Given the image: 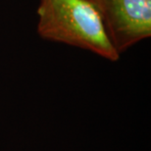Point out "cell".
<instances>
[{
  "instance_id": "obj_1",
  "label": "cell",
  "mask_w": 151,
  "mask_h": 151,
  "mask_svg": "<svg viewBox=\"0 0 151 151\" xmlns=\"http://www.w3.org/2000/svg\"><path fill=\"white\" fill-rule=\"evenodd\" d=\"M37 14L41 37L86 49L112 62L119 60L92 0H40Z\"/></svg>"
},
{
  "instance_id": "obj_2",
  "label": "cell",
  "mask_w": 151,
  "mask_h": 151,
  "mask_svg": "<svg viewBox=\"0 0 151 151\" xmlns=\"http://www.w3.org/2000/svg\"><path fill=\"white\" fill-rule=\"evenodd\" d=\"M119 53L151 35V0H92Z\"/></svg>"
}]
</instances>
